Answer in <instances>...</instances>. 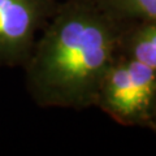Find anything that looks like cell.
<instances>
[{"instance_id": "6da1fadb", "label": "cell", "mask_w": 156, "mask_h": 156, "mask_svg": "<svg viewBox=\"0 0 156 156\" xmlns=\"http://www.w3.org/2000/svg\"><path fill=\"white\" fill-rule=\"evenodd\" d=\"M129 26L98 0L57 4L23 65L33 100L47 108L94 105L101 78L119 57Z\"/></svg>"}, {"instance_id": "7a4b0ae2", "label": "cell", "mask_w": 156, "mask_h": 156, "mask_svg": "<svg viewBox=\"0 0 156 156\" xmlns=\"http://www.w3.org/2000/svg\"><path fill=\"white\" fill-rule=\"evenodd\" d=\"M94 105L125 126L156 124V70L120 56L104 73Z\"/></svg>"}, {"instance_id": "3957f363", "label": "cell", "mask_w": 156, "mask_h": 156, "mask_svg": "<svg viewBox=\"0 0 156 156\" xmlns=\"http://www.w3.org/2000/svg\"><path fill=\"white\" fill-rule=\"evenodd\" d=\"M56 7L55 0H0V66L26 64Z\"/></svg>"}, {"instance_id": "277c9868", "label": "cell", "mask_w": 156, "mask_h": 156, "mask_svg": "<svg viewBox=\"0 0 156 156\" xmlns=\"http://www.w3.org/2000/svg\"><path fill=\"white\" fill-rule=\"evenodd\" d=\"M121 50L128 57L156 70V21L138 22L126 29Z\"/></svg>"}, {"instance_id": "5b68a950", "label": "cell", "mask_w": 156, "mask_h": 156, "mask_svg": "<svg viewBox=\"0 0 156 156\" xmlns=\"http://www.w3.org/2000/svg\"><path fill=\"white\" fill-rule=\"evenodd\" d=\"M107 11L124 21H156V0H98Z\"/></svg>"}, {"instance_id": "8992f818", "label": "cell", "mask_w": 156, "mask_h": 156, "mask_svg": "<svg viewBox=\"0 0 156 156\" xmlns=\"http://www.w3.org/2000/svg\"><path fill=\"white\" fill-rule=\"evenodd\" d=\"M151 129H152V130L155 131V133H156V124H154V125H152V128H151Z\"/></svg>"}]
</instances>
